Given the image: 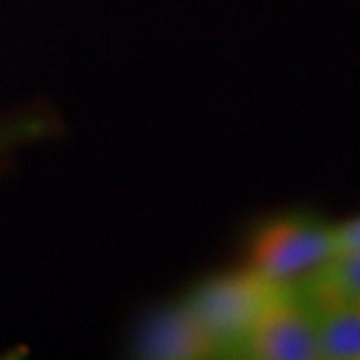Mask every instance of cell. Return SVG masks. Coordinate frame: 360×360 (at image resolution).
I'll return each mask as SVG.
<instances>
[{"label":"cell","mask_w":360,"mask_h":360,"mask_svg":"<svg viewBox=\"0 0 360 360\" xmlns=\"http://www.w3.org/2000/svg\"><path fill=\"white\" fill-rule=\"evenodd\" d=\"M276 285L248 269L204 281L190 292L185 307L208 337L215 358H241L243 344Z\"/></svg>","instance_id":"cell-1"},{"label":"cell","mask_w":360,"mask_h":360,"mask_svg":"<svg viewBox=\"0 0 360 360\" xmlns=\"http://www.w3.org/2000/svg\"><path fill=\"white\" fill-rule=\"evenodd\" d=\"M337 255L335 225L304 215L271 220L250 243V267L271 283H297Z\"/></svg>","instance_id":"cell-2"},{"label":"cell","mask_w":360,"mask_h":360,"mask_svg":"<svg viewBox=\"0 0 360 360\" xmlns=\"http://www.w3.org/2000/svg\"><path fill=\"white\" fill-rule=\"evenodd\" d=\"M241 358L316 360L321 358L314 314L300 283H281L243 344Z\"/></svg>","instance_id":"cell-3"},{"label":"cell","mask_w":360,"mask_h":360,"mask_svg":"<svg viewBox=\"0 0 360 360\" xmlns=\"http://www.w3.org/2000/svg\"><path fill=\"white\" fill-rule=\"evenodd\" d=\"M314 314L321 358L360 360V297H347L297 281Z\"/></svg>","instance_id":"cell-4"},{"label":"cell","mask_w":360,"mask_h":360,"mask_svg":"<svg viewBox=\"0 0 360 360\" xmlns=\"http://www.w3.org/2000/svg\"><path fill=\"white\" fill-rule=\"evenodd\" d=\"M136 349L143 358H215L211 342L194 321L190 309L185 307V302L150 316L139 333Z\"/></svg>","instance_id":"cell-5"},{"label":"cell","mask_w":360,"mask_h":360,"mask_svg":"<svg viewBox=\"0 0 360 360\" xmlns=\"http://www.w3.org/2000/svg\"><path fill=\"white\" fill-rule=\"evenodd\" d=\"M302 281L328 292L360 297V250H342Z\"/></svg>","instance_id":"cell-6"},{"label":"cell","mask_w":360,"mask_h":360,"mask_svg":"<svg viewBox=\"0 0 360 360\" xmlns=\"http://www.w3.org/2000/svg\"><path fill=\"white\" fill-rule=\"evenodd\" d=\"M335 241L337 253H342V250H360V218L335 227Z\"/></svg>","instance_id":"cell-7"}]
</instances>
